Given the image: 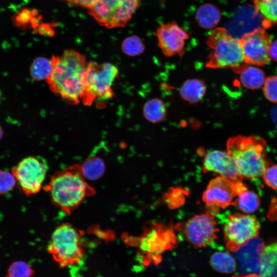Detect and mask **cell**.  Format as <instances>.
Wrapping results in <instances>:
<instances>
[{"instance_id": "1f68e13d", "label": "cell", "mask_w": 277, "mask_h": 277, "mask_svg": "<svg viewBox=\"0 0 277 277\" xmlns=\"http://www.w3.org/2000/svg\"><path fill=\"white\" fill-rule=\"evenodd\" d=\"M262 176L267 185L277 190V165L268 166Z\"/></svg>"}, {"instance_id": "4fadbf2b", "label": "cell", "mask_w": 277, "mask_h": 277, "mask_svg": "<svg viewBox=\"0 0 277 277\" xmlns=\"http://www.w3.org/2000/svg\"><path fill=\"white\" fill-rule=\"evenodd\" d=\"M156 35L158 45L166 56L184 55L185 42L189 39V35L176 22L162 24L157 29Z\"/></svg>"}, {"instance_id": "cb8c5ba5", "label": "cell", "mask_w": 277, "mask_h": 277, "mask_svg": "<svg viewBox=\"0 0 277 277\" xmlns=\"http://www.w3.org/2000/svg\"><path fill=\"white\" fill-rule=\"evenodd\" d=\"M166 112L165 103L159 98L150 100L144 107L145 117L152 123L162 121L166 117Z\"/></svg>"}, {"instance_id": "44dd1931", "label": "cell", "mask_w": 277, "mask_h": 277, "mask_svg": "<svg viewBox=\"0 0 277 277\" xmlns=\"http://www.w3.org/2000/svg\"><path fill=\"white\" fill-rule=\"evenodd\" d=\"M253 3L255 10L263 18L265 28L277 24V0H253Z\"/></svg>"}, {"instance_id": "f1b7e54d", "label": "cell", "mask_w": 277, "mask_h": 277, "mask_svg": "<svg viewBox=\"0 0 277 277\" xmlns=\"http://www.w3.org/2000/svg\"><path fill=\"white\" fill-rule=\"evenodd\" d=\"M37 15L35 9L24 8L18 12L13 18V23L17 27L26 28L31 27L33 18Z\"/></svg>"}, {"instance_id": "4dcf8cb0", "label": "cell", "mask_w": 277, "mask_h": 277, "mask_svg": "<svg viewBox=\"0 0 277 277\" xmlns=\"http://www.w3.org/2000/svg\"><path fill=\"white\" fill-rule=\"evenodd\" d=\"M264 92L267 100L277 103V76H269L265 80Z\"/></svg>"}, {"instance_id": "9a60e30c", "label": "cell", "mask_w": 277, "mask_h": 277, "mask_svg": "<svg viewBox=\"0 0 277 277\" xmlns=\"http://www.w3.org/2000/svg\"><path fill=\"white\" fill-rule=\"evenodd\" d=\"M205 172H213L232 181H241L235 163L228 152L214 150L208 152L204 159Z\"/></svg>"}, {"instance_id": "e0dca14e", "label": "cell", "mask_w": 277, "mask_h": 277, "mask_svg": "<svg viewBox=\"0 0 277 277\" xmlns=\"http://www.w3.org/2000/svg\"><path fill=\"white\" fill-rule=\"evenodd\" d=\"M234 188L238 196L235 205L240 210L245 213H251L259 208L260 200L256 193L249 190L241 181L234 182Z\"/></svg>"}, {"instance_id": "277c9868", "label": "cell", "mask_w": 277, "mask_h": 277, "mask_svg": "<svg viewBox=\"0 0 277 277\" xmlns=\"http://www.w3.org/2000/svg\"><path fill=\"white\" fill-rule=\"evenodd\" d=\"M206 44L210 51L206 67L212 69L231 68L240 74L249 65L245 61L239 42L224 28H216L209 34Z\"/></svg>"}, {"instance_id": "836d02e7", "label": "cell", "mask_w": 277, "mask_h": 277, "mask_svg": "<svg viewBox=\"0 0 277 277\" xmlns=\"http://www.w3.org/2000/svg\"><path fill=\"white\" fill-rule=\"evenodd\" d=\"M38 32L41 35H48L50 36L53 34V31L48 24H40L37 28Z\"/></svg>"}, {"instance_id": "ac0fdd59", "label": "cell", "mask_w": 277, "mask_h": 277, "mask_svg": "<svg viewBox=\"0 0 277 277\" xmlns=\"http://www.w3.org/2000/svg\"><path fill=\"white\" fill-rule=\"evenodd\" d=\"M258 273L259 277H277V242L264 246Z\"/></svg>"}, {"instance_id": "484cf974", "label": "cell", "mask_w": 277, "mask_h": 277, "mask_svg": "<svg viewBox=\"0 0 277 277\" xmlns=\"http://www.w3.org/2000/svg\"><path fill=\"white\" fill-rule=\"evenodd\" d=\"M51 70L50 60L44 57H38L32 63L31 73L36 80H43L48 78Z\"/></svg>"}, {"instance_id": "ffe728a7", "label": "cell", "mask_w": 277, "mask_h": 277, "mask_svg": "<svg viewBox=\"0 0 277 277\" xmlns=\"http://www.w3.org/2000/svg\"><path fill=\"white\" fill-rule=\"evenodd\" d=\"M195 18L202 28L210 29L213 28L219 24L221 15L220 10L214 5L206 4L199 8Z\"/></svg>"}, {"instance_id": "83f0119b", "label": "cell", "mask_w": 277, "mask_h": 277, "mask_svg": "<svg viewBox=\"0 0 277 277\" xmlns=\"http://www.w3.org/2000/svg\"><path fill=\"white\" fill-rule=\"evenodd\" d=\"M33 274V270L28 264L17 261L9 266L6 277H31Z\"/></svg>"}, {"instance_id": "5bb4252c", "label": "cell", "mask_w": 277, "mask_h": 277, "mask_svg": "<svg viewBox=\"0 0 277 277\" xmlns=\"http://www.w3.org/2000/svg\"><path fill=\"white\" fill-rule=\"evenodd\" d=\"M234 182L222 176L212 180L203 193L204 202L209 207L217 209L235 205Z\"/></svg>"}, {"instance_id": "e575fe53", "label": "cell", "mask_w": 277, "mask_h": 277, "mask_svg": "<svg viewBox=\"0 0 277 277\" xmlns=\"http://www.w3.org/2000/svg\"><path fill=\"white\" fill-rule=\"evenodd\" d=\"M270 56L277 62V39L271 43L270 48Z\"/></svg>"}, {"instance_id": "7a4b0ae2", "label": "cell", "mask_w": 277, "mask_h": 277, "mask_svg": "<svg viewBox=\"0 0 277 277\" xmlns=\"http://www.w3.org/2000/svg\"><path fill=\"white\" fill-rule=\"evenodd\" d=\"M86 179L81 165L74 164L55 172L44 189L54 205L70 214L86 197L95 193Z\"/></svg>"}, {"instance_id": "6da1fadb", "label": "cell", "mask_w": 277, "mask_h": 277, "mask_svg": "<svg viewBox=\"0 0 277 277\" xmlns=\"http://www.w3.org/2000/svg\"><path fill=\"white\" fill-rule=\"evenodd\" d=\"M51 70L46 82L50 90L74 105L82 103L86 88L88 62L84 55L68 49L50 59Z\"/></svg>"}, {"instance_id": "3957f363", "label": "cell", "mask_w": 277, "mask_h": 277, "mask_svg": "<svg viewBox=\"0 0 277 277\" xmlns=\"http://www.w3.org/2000/svg\"><path fill=\"white\" fill-rule=\"evenodd\" d=\"M265 147L264 140L255 136L237 135L228 140L227 152L241 179H255L263 175L268 166Z\"/></svg>"}, {"instance_id": "7c38bea8", "label": "cell", "mask_w": 277, "mask_h": 277, "mask_svg": "<svg viewBox=\"0 0 277 277\" xmlns=\"http://www.w3.org/2000/svg\"><path fill=\"white\" fill-rule=\"evenodd\" d=\"M216 225V221L210 213H203L188 220L182 230L192 245L201 248L209 245L217 238Z\"/></svg>"}, {"instance_id": "9c48e42d", "label": "cell", "mask_w": 277, "mask_h": 277, "mask_svg": "<svg viewBox=\"0 0 277 277\" xmlns=\"http://www.w3.org/2000/svg\"><path fill=\"white\" fill-rule=\"evenodd\" d=\"M260 224L256 219L248 214H231L224 228L226 247L237 251L250 240L257 237Z\"/></svg>"}, {"instance_id": "52a82bcc", "label": "cell", "mask_w": 277, "mask_h": 277, "mask_svg": "<svg viewBox=\"0 0 277 277\" xmlns=\"http://www.w3.org/2000/svg\"><path fill=\"white\" fill-rule=\"evenodd\" d=\"M142 0H97L88 9L89 14L101 26L123 28L131 19Z\"/></svg>"}, {"instance_id": "5b68a950", "label": "cell", "mask_w": 277, "mask_h": 277, "mask_svg": "<svg viewBox=\"0 0 277 277\" xmlns=\"http://www.w3.org/2000/svg\"><path fill=\"white\" fill-rule=\"evenodd\" d=\"M83 235L82 231L69 224H63L54 230L47 250L60 267L70 268L82 264L85 255Z\"/></svg>"}, {"instance_id": "8fae6325", "label": "cell", "mask_w": 277, "mask_h": 277, "mask_svg": "<svg viewBox=\"0 0 277 277\" xmlns=\"http://www.w3.org/2000/svg\"><path fill=\"white\" fill-rule=\"evenodd\" d=\"M244 58L248 65L264 66L270 61L271 41L268 33L257 29L244 34L239 39Z\"/></svg>"}, {"instance_id": "4316f807", "label": "cell", "mask_w": 277, "mask_h": 277, "mask_svg": "<svg viewBox=\"0 0 277 277\" xmlns=\"http://www.w3.org/2000/svg\"><path fill=\"white\" fill-rule=\"evenodd\" d=\"M122 48L126 54L134 56L142 53L144 51L145 47L140 37L136 35H132L124 40Z\"/></svg>"}, {"instance_id": "30bf717a", "label": "cell", "mask_w": 277, "mask_h": 277, "mask_svg": "<svg viewBox=\"0 0 277 277\" xmlns=\"http://www.w3.org/2000/svg\"><path fill=\"white\" fill-rule=\"evenodd\" d=\"M176 243L174 233L171 228L155 225L148 229L140 239L139 247L143 254L144 263L148 264L160 261V255L171 249Z\"/></svg>"}, {"instance_id": "d6986e66", "label": "cell", "mask_w": 277, "mask_h": 277, "mask_svg": "<svg viewBox=\"0 0 277 277\" xmlns=\"http://www.w3.org/2000/svg\"><path fill=\"white\" fill-rule=\"evenodd\" d=\"M206 85L199 79H190L186 81L180 89L181 97L185 101L195 104L200 102L205 94Z\"/></svg>"}, {"instance_id": "8992f818", "label": "cell", "mask_w": 277, "mask_h": 277, "mask_svg": "<svg viewBox=\"0 0 277 277\" xmlns=\"http://www.w3.org/2000/svg\"><path fill=\"white\" fill-rule=\"evenodd\" d=\"M118 73L117 67L111 63L89 62L86 88L82 103L88 106L92 105L95 101L112 98L113 95L112 86Z\"/></svg>"}, {"instance_id": "603a6c76", "label": "cell", "mask_w": 277, "mask_h": 277, "mask_svg": "<svg viewBox=\"0 0 277 277\" xmlns=\"http://www.w3.org/2000/svg\"><path fill=\"white\" fill-rule=\"evenodd\" d=\"M210 263L215 270L221 273H231L236 269L235 260L227 252H214L210 258Z\"/></svg>"}, {"instance_id": "d4e9b609", "label": "cell", "mask_w": 277, "mask_h": 277, "mask_svg": "<svg viewBox=\"0 0 277 277\" xmlns=\"http://www.w3.org/2000/svg\"><path fill=\"white\" fill-rule=\"evenodd\" d=\"M81 167L86 179L92 181L97 180L101 177L105 170L103 161L100 157L95 156L88 159Z\"/></svg>"}, {"instance_id": "f546056e", "label": "cell", "mask_w": 277, "mask_h": 277, "mask_svg": "<svg viewBox=\"0 0 277 277\" xmlns=\"http://www.w3.org/2000/svg\"><path fill=\"white\" fill-rule=\"evenodd\" d=\"M16 182L12 172L0 170V195L11 191L15 186Z\"/></svg>"}, {"instance_id": "7402d4cb", "label": "cell", "mask_w": 277, "mask_h": 277, "mask_svg": "<svg viewBox=\"0 0 277 277\" xmlns=\"http://www.w3.org/2000/svg\"><path fill=\"white\" fill-rule=\"evenodd\" d=\"M240 74L242 85L250 89L260 88L264 85L266 80L264 72L253 66H248Z\"/></svg>"}, {"instance_id": "ba28073f", "label": "cell", "mask_w": 277, "mask_h": 277, "mask_svg": "<svg viewBox=\"0 0 277 277\" xmlns=\"http://www.w3.org/2000/svg\"><path fill=\"white\" fill-rule=\"evenodd\" d=\"M48 167L45 160L34 156L22 160L12 169V173L23 192L30 196L39 192Z\"/></svg>"}, {"instance_id": "2e32d148", "label": "cell", "mask_w": 277, "mask_h": 277, "mask_svg": "<svg viewBox=\"0 0 277 277\" xmlns=\"http://www.w3.org/2000/svg\"><path fill=\"white\" fill-rule=\"evenodd\" d=\"M264 247L262 240L256 237L235 252L241 270L244 272L248 274L259 272L261 254Z\"/></svg>"}, {"instance_id": "d590c367", "label": "cell", "mask_w": 277, "mask_h": 277, "mask_svg": "<svg viewBox=\"0 0 277 277\" xmlns=\"http://www.w3.org/2000/svg\"><path fill=\"white\" fill-rule=\"evenodd\" d=\"M233 277H259L258 274L256 273L248 274L247 275L233 276Z\"/></svg>"}, {"instance_id": "d6a6232c", "label": "cell", "mask_w": 277, "mask_h": 277, "mask_svg": "<svg viewBox=\"0 0 277 277\" xmlns=\"http://www.w3.org/2000/svg\"><path fill=\"white\" fill-rule=\"evenodd\" d=\"M69 4L86 8H90L97 0H61Z\"/></svg>"}]
</instances>
